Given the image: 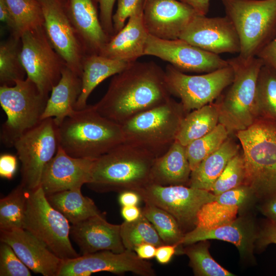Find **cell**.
<instances>
[{
	"label": "cell",
	"instance_id": "f5cc1de1",
	"mask_svg": "<svg viewBox=\"0 0 276 276\" xmlns=\"http://www.w3.org/2000/svg\"><path fill=\"white\" fill-rule=\"evenodd\" d=\"M261 210L267 219L276 223V197L263 202Z\"/></svg>",
	"mask_w": 276,
	"mask_h": 276
},
{
	"label": "cell",
	"instance_id": "ffe728a7",
	"mask_svg": "<svg viewBox=\"0 0 276 276\" xmlns=\"http://www.w3.org/2000/svg\"><path fill=\"white\" fill-rule=\"evenodd\" d=\"M1 242L9 245L33 272L44 276H58L63 260L26 229L1 230Z\"/></svg>",
	"mask_w": 276,
	"mask_h": 276
},
{
	"label": "cell",
	"instance_id": "c3c4849f",
	"mask_svg": "<svg viewBox=\"0 0 276 276\" xmlns=\"http://www.w3.org/2000/svg\"><path fill=\"white\" fill-rule=\"evenodd\" d=\"M177 245L164 244L157 247L155 258L159 264L165 265L169 263L174 255L178 253Z\"/></svg>",
	"mask_w": 276,
	"mask_h": 276
},
{
	"label": "cell",
	"instance_id": "d4e9b609",
	"mask_svg": "<svg viewBox=\"0 0 276 276\" xmlns=\"http://www.w3.org/2000/svg\"><path fill=\"white\" fill-rule=\"evenodd\" d=\"M191 172L186 146L175 141L164 154L155 158L151 171V183L188 186Z\"/></svg>",
	"mask_w": 276,
	"mask_h": 276
},
{
	"label": "cell",
	"instance_id": "603a6c76",
	"mask_svg": "<svg viewBox=\"0 0 276 276\" xmlns=\"http://www.w3.org/2000/svg\"><path fill=\"white\" fill-rule=\"evenodd\" d=\"M66 5L87 55L99 54L111 37L101 26L99 0H66Z\"/></svg>",
	"mask_w": 276,
	"mask_h": 276
},
{
	"label": "cell",
	"instance_id": "f546056e",
	"mask_svg": "<svg viewBox=\"0 0 276 276\" xmlns=\"http://www.w3.org/2000/svg\"><path fill=\"white\" fill-rule=\"evenodd\" d=\"M219 121V110L216 102L194 109L182 119L175 141L186 146L212 131Z\"/></svg>",
	"mask_w": 276,
	"mask_h": 276
},
{
	"label": "cell",
	"instance_id": "f1b7e54d",
	"mask_svg": "<svg viewBox=\"0 0 276 276\" xmlns=\"http://www.w3.org/2000/svg\"><path fill=\"white\" fill-rule=\"evenodd\" d=\"M46 197L50 204L72 224L102 214L91 198L83 195L81 188L65 190Z\"/></svg>",
	"mask_w": 276,
	"mask_h": 276
},
{
	"label": "cell",
	"instance_id": "ab89813d",
	"mask_svg": "<svg viewBox=\"0 0 276 276\" xmlns=\"http://www.w3.org/2000/svg\"><path fill=\"white\" fill-rule=\"evenodd\" d=\"M240 150L229 160L214 183L211 192L216 196L243 185L245 168L243 153Z\"/></svg>",
	"mask_w": 276,
	"mask_h": 276
},
{
	"label": "cell",
	"instance_id": "ba28073f",
	"mask_svg": "<svg viewBox=\"0 0 276 276\" xmlns=\"http://www.w3.org/2000/svg\"><path fill=\"white\" fill-rule=\"evenodd\" d=\"M49 97L27 77L12 86L1 85L0 104L7 116L1 140L5 146L13 147L21 135L41 122Z\"/></svg>",
	"mask_w": 276,
	"mask_h": 276
},
{
	"label": "cell",
	"instance_id": "1f68e13d",
	"mask_svg": "<svg viewBox=\"0 0 276 276\" xmlns=\"http://www.w3.org/2000/svg\"><path fill=\"white\" fill-rule=\"evenodd\" d=\"M256 105L257 119L276 123V71L264 64L257 79Z\"/></svg>",
	"mask_w": 276,
	"mask_h": 276
},
{
	"label": "cell",
	"instance_id": "ee69618b",
	"mask_svg": "<svg viewBox=\"0 0 276 276\" xmlns=\"http://www.w3.org/2000/svg\"><path fill=\"white\" fill-rule=\"evenodd\" d=\"M256 242L260 248L276 244V223L268 219L258 232Z\"/></svg>",
	"mask_w": 276,
	"mask_h": 276
},
{
	"label": "cell",
	"instance_id": "e575fe53",
	"mask_svg": "<svg viewBox=\"0 0 276 276\" xmlns=\"http://www.w3.org/2000/svg\"><path fill=\"white\" fill-rule=\"evenodd\" d=\"M120 225L121 237L125 249L134 251L136 246L143 243H150L156 247L165 244L143 214L134 221H124Z\"/></svg>",
	"mask_w": 276,
	"mask_h": 276
},
{
	"label": "cell",
	"instance_id": "6da1fadb",
	"mask_svg": "<svg viewBox=\"0 0 276 276\" xmlns=\"http://www.w3.org/2000/svg\"><path fill=\"white\" fill-rule=\"evenodd\" d=\"M171 96L164 70L153 61H135L113 76L105 94L94 106L101 115L121 125L164 103Z\"/></svg>",
	"mask_w": 276,
	"mask_h": 276
},
{
	"label": "cell",
	"instance_id": "bcb514c9",
	"mask_svg": "<svg viewBox=\"0 0 276 276\" xmlns=\"http://www.w3.org/2000/svg\"><path fill=\"white\" fill-rule=\"evenodd\" d=\"M256 57L261 59L264 64L272 67L276 71V35L262 48Z\"/></svg>",
	"mask_w": 276,
	"mask_h": 276
},
{
	"label": "cell",
	"instance_id": "d590c367",
	"mask_svg": "<svg viewBox=\"0 0 276 276\" xmlns=\"http://www.w3.org/2000/svg\"><path fill=\"white\" fill-rule=\"evenodd\" d=\"M181 253L190 259L194 274L199 276H232L234 274L222 267L211 256L207 240L187 245Z\"/></svg>",
	"mask_w": 276,
	"mask_h": 276
},
{
	"label": "cell",
	"instance_id": "4fadbf2b",
	"mask_svg": "<svg viewBox=\"0 0 276 276\" xmlns=\"http://www.w3.org/2000/svg\"><path fill=\"white\" fill-rule=\"evenodd\" d=\"M44 16L43 27L51 45L65 66L81 78L87 55L69 17L66 0H38Z\"/></svg>",
	"mask_w": 276,
	"mask_h": 276
},
{
	"label": "cell",
	"instance_id": "7bdbcfd3",
	"mask_svg": "<svg viewBox=\"0 0 276 276\" xmlns=\"http://www.w3.org/2000/svg\"><path fill=\"white\" fill-rule=\"evenodd\" d=\"M116 1L99 0L100 22L105 32L111 37L115 35L112 21V11Z\"/></svg>",
	"mask_w": 276,
	"mask_h": 276
},
{
	"label": "cell",
	"instance_id": "7402d4cb",
	"mask_svg": "<svg viewBox=\"0 0 276 276\" xmlns=\"http://www.w3.org/2000/svg\"><path fill=\"white\" fill-rule=\"evenodd\" d=\"M144 2L145 0L139 1L127 24L111 38L99 55L129 63L144 55L149 35L143 19Z\"/></svg>",
	"mask_w": 276,
	"mask_h": 276
},
{
	"label": "cell",
	"instance_id": "9c48e42d",
	"mask_svg": "<svg viewBox=\"0 0 276 276\" xmlns=\"http://www.w3.org/2000/svg\"><path fill=\"white\" fill-rule=\"evenodd\" d=\"M69 222L50 204L40 186L28 191L24 228L39 239L62 260L80 256L71 242Z\"/></svg>",
	"mask_w": 276,
	"mask_h": 276
},
{
	"label": "cell",
	"instance_id": "ac0fdd59",
	"mask_svg": "<svg viewBox=\"0 0 276 276\" xmlns=\"http://www.w3.org/2000/svg\"><path fill=\"white\" fill-rule=\"evenodd\" d=\"M189 5L177 0H145L143 19L148 33L166 40L179 37L196 15Z\"/></svg>",
	"mask_w": 276,
	"mask_h": 276
},
{
	"label": "cell",
	"instance_id": "836d02e7",
	"mask_svg": "<svg viewBox=\"0 0 276 276\" xmlns=\"http://www.w3.org/2000/svg\"><path fill=\"white\" fill-rule=\"evenodd\" d=\"M142 214L152 224L165 244L177 245L180 242L185 233L176 219L166 211L151 203L145 202Z\"/></svg>",
	"mask_w": 276,
	"mask_h": 276
},
{
	"label": "cell",
	"instance_id": "8fae6325",
	"mask_svg": "<svg viewBox=\"0 0 276 276\" xmlns=\"http://www.w3.org/2000/svg\"><path fill=\"white\" fill-rule=\"evenodd\" d=\"M165 79L171 95L179 98L187 113L217 99L232 82L233 67L228 66L200 75H189L168 64Z\"/></svg>",
	"mask_w": 276,
	"mask_h": 276
},
{
	"label": "cell",
	"instance_id": "7c38bea8",
	"mask_svg": "<svg viewBox=\"0 0 276 276\" xmlns=\"http://www.w3.org/2000/svg\"><path fill=\"white\" fill-rule=\"evenodd\" d=\"M20 39V58L27 77L49 96L60 80L65 63L51 45L43 26L24 32Z\"/></svg>",
	"mask_w": 276,
	"mask_h": 276
},
{
	"label": "cell",
	"instance_id": "30bf717a",
	"mask_svg": "<svg viewBox=\"0 0 276 276\" xmlns=\"http://www.w3.org/2000/svg\"><path fill=\"white\" fill-rule=\"evenodd\" d=\"M59 146L58 126L52 118L41 120L15 142L13 147L21 163L20 183L28 191L40 186L43 169Z\"/></svg>",
	"mask_w": 276,
	"mask_h": 276
},
{
	"label": "cell",
	"instance_id": "83f0119b",
	"mask_svg": "<svg viewBox=\"0 0 276 276\" xmlns=\"http://www.w3.org/2000/svg\"><path fill=\"white\" fill-rule=\"evenodd\" d=\"M241 150V147L228 137L221 146L192 171L189 187L210 191L229 160Z\"/></svg>",
	"mask_w": 276,
	"mask_h": 276
},
{
	"label": "cell",
	"instance_id": "f907efd6",
	"mask_svg": "<svg viewBox=\"0 0 276 276\" xmlns=\"http://www.w3.org/2000/svg\"><path fill=\"white\" fill-rule=\"evenodd\" d=\"M157 247L150 243H143L136 246L134 251L137 256L144 260L155 257Z\"/></svg>",
	"mask_w": 276,
	"mask_h": 276
},
{
	"label": "cell",
	"instance_id": "60d3db41",
	"mask_svg": "<svg viewBox=\"0 0 276 276\" xmlns=\"http://www.w3.org/2000/svg\"><path fill=\"white\" fill-rule=\"evenodd\" d=\"M30 269L22 262L12 248L1 242L0 245L1 276H31Z\"/></svg>",
	"mask_w": 276,
	"mask_h": 276
},
{
	"label": "cell",
	"instance_id": "5b68a950",
	"mask_svg": "<svg viewBox=\"0 0 276 276\" xmlns=\"http://www.w3.org/2000/svg\"><path fill=\"white\" fill-rule=\"evenodd\" d=\"M227 60L233 68L234 79L216 103L219 110V123L231 135L247 129L257 119V82L264 62L257 57L245 59L239 56Z\"/></svg>",
	"mask_w": 276,
	"mask_h": 276
},
{
	"label": "cell",
	"instance_id": "db71d44e",
	"mask_svg": "<svg viewBox=\"0 0 276 276\" xmlns=\"http://www.w3.org/2000/svg\"><path fill=\"white\" fill-rule=\"evenodd\" d=\"M192 7L198 14L206 15L209 11L210 0H180Z\"/></svg>",
	"mask_w": 276,
	"mask_h": 276
},
{
	"label": "cell",
	"instance_id": "f35d334b",
	"mask_svg": "<svg viewBox=\"0 0 276 276\" xmlns=\"http://www.w3.org/2000/svg\"><path fill=\"white\" fill-rule=\"evenodd\" d=\"M239 206L227 205L216 200L207 202L197 214V227L210 229L232 222L237 218Z\"/></svg>",
	"mask_w": 276,
	"mask_h": 276
},
{
	"label": "cell",
	"instance_id": "484cf974",
	"mask_svg": "<svg viewBox=\"0 0 276 276\" xmlns=\"http://www.w3.org/2000/svg\"><path fill=\"white\" fill-rule=\"evenodd\" d=\"M81 88V78L65 66L60 80L51 91L41 120L52 118L59 126L75 110Z\"/></svg>",
	"mask_w": 276,
	"mask_h": 276
},
{
	"label": "cell",
	"instance_id": "4dcf8cb0",
	"mask_svg": "<svg viewBox=\"0 0 276 276\" xmlns=\"http://www.w3.org/2000/svg\"><path fill=\"white\" fill-rule=\"evenodd\" d=\"M21 49L20 38L12 35L1 42V85L12 86L17 81L25 79L26 73L21 61Z\"/></svg>",
	"mask_w": 276,
	"mask_h": 276
},
{
	"label": "cell",
	"instance_id": "7a4b0ae2",
	"mask_svg": "<svg viewBox=\"0 0 276 276\" xmlns=\"http://www.w3.org/2000/svg\"><path fill=\"white\" fill-rule=\"evenodd\" d=\"M155 157L125 142L94 160L87 186L98 193L138 192L151 183Z\"/></svg>",
	"mask_w": 276,
	"mask_h": 276
},
{
	"label": "cell",
	"instance_id": "8d00e7d4",
	"mask_svg": "<svg viewBox=\"0 0 276 276\" xmlns=\"http://www.w3.org/2000/svg\"><path fill=\"white\" fill-rule=\"evenodd\" d=\"M229 135L226 128L219 123L212 131L187 145L186 152L191 170L216 151Z\"/></svg>",
	"mask_w": 276,
	"mask_h": 276
},
{
	"label": "cell",
	"instance_id": "2e32d148",
	"mask_svg": "<svg viewBox=\"0 0 276 276\" xmlns=\"http://www.w3.org/2000/svg\"><path fill=\"white\" fill-rule=\"evenodd\" d=\"M144 55L157 57L183 72L210 73L229 65L219 55L203 50L179 38L166 40L149 35Z\"/></svg>",
	"mask_w": 276,
	"mask_h": 276
},
{
	"label": "cell",
	"instance_id": "7dc6e473",
	"mask_svg": "<svg viewBox=\"0 0 276 276\" xmlns=\"http://www.w3.org/2000/svg\"><path fill=\"white\" fill-rule=\"evenodd\" d=\"M0 20L9 29L11 35L20 38L16 22L9 9L6 0H0Z\"/></svg>",
	"mask_w": 276,
	"mask_h": 276
},
{
	"label": "cell",
	"instance_id": "5bb4252c",
	"mask_svg": "<svg viewBox=\"0 0 276 276\" xmlns=\"http://www.w3.org/2000/svg\"><path fill=\"white\" fill-rule=\"evenodd\" d=\"M137 192L144 202L154 204L171 214L183 232L187 228L191 231L195 227L200 209L205 203L215 200L216 196L210 191L183 185L163 186L151 183Z\"/></svg>",
	"mask_w": 276,
	"mask_h": 276
},
{
	"label": "cell",
	"instance_id": "d6986e66",
	"mask_svg": "<svg viewBox=\"0 0 276 276\" xmlns=\"http://www.w3.org/2000/svg\"><path fill=\"white\" fill-rule=\"evenodd\" d=\"M94 160L72 157L59 146L43 169L40 186L45 195L81 188L90 180Z\"/></svg>",
	"mask_w": 276,
	"mask_h": 276
},
{
	"label": "cell",
	"instance_id": "f6af8a7d",
	"mask_svg": "<svg viewBox=\"0 0 276 276\" xmlns=\"http://www.w3.org/2000/svg\"><path fill=\"white\" fill-rule=\"evenodd\" d=\"M17 167V157L13 154L5 153L0 156V176L9 180L12 179Z\"/></svg>",
	"mask_w": 276,
	"mask_h": 276
},
{
	"label": "cell",
	"instance_id": "d6a6232c",
	"mask_svg": "<svg viewBox=\"0 0 276 276\" xmlns=\"http://www.w3.org/2000/svg\"><path fill=\"white\" fill-rule=\"evenodd\" d=\"M28 191L20 183L0 199V230L24 228Z\"/></svg>",
	"mask_w": 276,
	"mask_h": 276
},
{
	"label": "cell",
	"instance_id": "4316f807",
	"mask_svg": "<svg viewBox=\"0 0 276 276\" xmlns=\"http://www.w3.org/2000/svg\"><path fill=\"white\" fill-rule=\"evenodd\" d=\"M129 63L124 60L111 59L99 54L87 55L83 62L82 88L75 110L86 107L87 100L94 89L107 78L124 70Z\"/></svg>",
	"mask_w": 276,
	"mask_h": 276
},
{
	"label": "cell",
	"instance_id": "52a82bcc",
	"mask_svg": "<svg viewBox=\"0 0 276 276\" xmlns=\"http://www.w3.org/2000/svg\"><path fill=\"white\" fill-rule=\"evenodd\" d=\"M239 37V56L256 57L276 35V0H221Z\"/></svg>",
	"mask_w": 276,
	"mask_h": 276
},
{
	"label": "cell",
	"instance_id": "e0dca14e",
	"mask_svg": "<svg viewBox=\"0 0 276 276\" xmlns=\"http://www.w3.org/2000/svg\"><path fill=\"white\" fill-rule=\"evenodd\" d=\"M189 43L212 53H239L238 33L231 20L223 17H208L197 14L179 37Z\"/></svg>",
	"mask_w": 276,
	"mask_h": 276
},
{
	"label": "cell",
	"instance_id": "681fc988",
	"mask_svg": "<svg viewBox=\"0 0 276 276\" xmlns=\"http://www.w3.org/2000/svg\"><path fill=\"white\" fill-rule=\"evenodd\" d=\"M118 200L121 206H124L138 205L142 199L137 192L127 190L120 193Z\"/></svg>",
	"mask_w": 276,
	"mask_h": 276
},
{
	"label": "cell",
	"instance_id": "3957f363",
	"mask_svg": "<svg viewBox=\"0 0 276 276\" xmlns=\"http://www.w3.org/2000/svg\"><path fill=\"white\" fill-rule=\"evenodd\" d=\"M59 146L70 156L96 159L125 141L121 125L94 105L75 110L58 126Z\"/></svg>",
	"mask_w": 276,
	"mask_h": 276
},
{
	"label": "cell",
	"instance_id": "9a60e30c",
	"mask_svg": "<svg viewBox=\"0 0 276 276\" xmlns=\"http://www.w3.org/2000/svg\"><path fill=\"white\" fill-rule=\"evenodd\" d=\"M106 271L122 274L131 272L142 276H154L152 264L140 258L134 251L126 249L121 253L102 250L63 260L58 276H89Z\"/></svg>",
	"mask_w": 276,
	"mask_h": 276
},
{
	"label": "cell",
	"instance_id": "b9f144b4",
	"mask_svg": "<svg viewBox=\"0 0 276 276\" xmlns=\"http://www.w3.org/2000/svg\"><path fill=\"white\" fill-rule=\"evenodd\" d=\"M250 195L252 194L250 189L242 185L217 195L215 200L223 204L240 206Z\"/></svg>",
	"mask_w": 276,
	"mask_h": 276
},
{
	"label": "cell",
	"instance_id": "44dd1931",
	"mask_svg": "<svg viewBox=\"0 0 276 276\" xmlns=\"http://www.w3.org/2000/svg\"><path fill=\"white\" fill-rule=\"evenodd\" d=\"M120 228L121 225L108 222L102 213L72 224L70 234L82 255L102 250L121 253L126 249Z\"/></svg>",
	"mask_w": 276,
	"mask_h": 276
},
{
	"label": "cell",
	"instance_id": "74e56055",
	"mask_svg": "<svg viewBox=\"0 0 276 276\" xmlns=\"http://www.w3.org/2000/svg\"><path fill=\"white\" fill-rule=\"evenodd\" d=\"M21 36L25 31L43 26L44 16L38 0H6Z\"/></svg>",
	"mask_w": 276,
	"mask_h": 276
},
{
	"label": "cell",
	"instance_id": "816d5d0a",
	"mask_svg": "<svg viewBox=\"0 0 276 276\" xmlns=\"http://www.w3.org/2000/svg\"><path fill=\"white\" fill-rule=\"evenodd\" d=\"M121 214L125 221L132 222L142 215V209L137 205L124 206L121 208Z\"/></svg>",
	"mask_w": 276,
	"mask_h": 276
},
{
	"label": "cell",
	"instance_id": "cb8c5ba5",
	"mask_svg": "<svg viewBox=\"0 0 276 276\" xmlns=\"http://www.w3.org/2000/svg\"><path fill=\"white\" fill-rule=\"evenodd\" d=\"M257 234L254 226L249 221L241 218H236L212 229H204L195 227L184 234L180 246L209 239L220 240L233 244L240 254L245 256L251 251Z\"/></svg>",
	"mask_w": 276,
	"mask_h": 276
},
{
	"label": "cell",
	"instance_id": "277c9868",
	"mask_svg": "<svg viewBox=\"0 0 276 276\" xmlns=\"http://www.w3.org/2000/svg\"><path fill=\"white\" fill-rule=\"evenodd\" d=\"M235 134L243 155V185L263 202L276 197V123L258 119Z\"/></svg>",
	"mask_w": 276,
	"mask_h": 276
},
{
	"label": "cell",
	"instance_id": "8992f818",
	"mask_svg": "<svg viewBox=\"0 0 276 276\" xmlns=\"http://www.w3.org/2000/svg\"><path fill=\"white\" fill-rule=\"evenodd\" d=\"M186 114L180 102L170 98L164 103L137 114L121 124L124 142L158 157L175 142Z\"/></svg>",
	"mask_w": 276,
	"mask_h": 276
}]
</instances>
